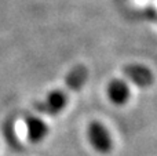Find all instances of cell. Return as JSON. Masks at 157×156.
I'll list each match as a JSON object with an SVG mask.
<instances>
[{"label": "cell", "mask_w": 157, "mask_h": 156, "mask_svg": "<svg viewBox=\"0 0 157 156\" xmlns=\"http://www.w3.org/2000/svg\"><path fill=\"white\" fill-rule=\"evenodd\" d=\"M88 79V69L86 65H76L66 75L63 86L47 94L43 101L35 105V109L47 116H55L61 113L68 105L69 97L75 91L80 90Z\"/></svg>", "instance_id": "obj_1"}, {"label": "cell", "mask_w": 157, "mask_h": 156, "mask_svg": "<svg viewBox=\"0 0 157 156\" xmlns=\"http://www.w3.org/2000/svg\"><path fill=\"white\" fill-rule=\"evenodd\" d=\"M88 140L94 149L99 154L105 155L112 151L113 142H112L110 133L101 122L94 120L88 124Z\"/></svg>", "instance_id": "obj_2"}, {"label": "cell", "mask_w": 157, "mask_h": 156, "mask_svg": "<svg viewBox=\"0 0 157 156\" xmlns=\"http://www.w3.org/2000/svg\"><path fill=\"white\" fill-rule=\"evenodd\" d=\"M123 75L135 86L142 88L150 87L155 82L152 71L142 64H128L123 66Z\"/></svg>", "instance_id": "obj_3"}, {"label": "cell", "mask_w": 157, "mask_h": 156, "mask_svg": "<svg viewBox=\"0 0 157 156\" xmlns=\"http://www.w3.org/2000/svg\"><path fill=\"white\" fill-rule=\"evenodd\" d=\"M25 126H26V135L29 138V141H32V142H40L48 134L47 124L40 118H37V116H29V118H26Z\"/></svg>", "instance_id": "obj_4"}, {"label": "cell", "mask_w": 157, "mask_h": 156, "mask_svg": "<svg viewBox=\"0 0 157 156\" xmlns=\"http://www.w3.org/2000/svg\"><path fill=\"white\" fill-rule=\"evenodd\" d=\"M108 96L110 101L116 105H124L130 98V87L128 83L121 79H114L108 86Z\"/></svg>", "instance_id": "obj_5"}, {"label": "cell", "mask_w": 157, "mask_h": 156, "mask_svg": "<svg viewBox=\"0 0 157 156\" xmlns=\"http://www.w3.org/2000/svg\"><path fill=\"white\" fill-rule=\"evenodd\" d=\"M136 3H139L144 7H150L157 11V0H136Z\"/></svg>", "instance_id": "obj_6"}]
</instances>
